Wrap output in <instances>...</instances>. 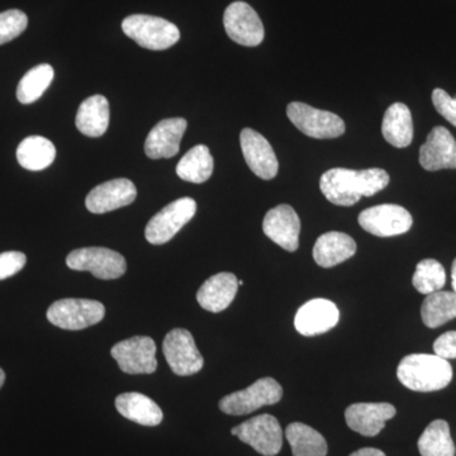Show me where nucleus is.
Segmentation results:
<instances>
[{
	"instance_id": "f257e3e1",
	"label": "nucleus",
	"mask_w": 456,
	"mask_h": 456,
	"mask_svg": "<svg viewBox=\"0 0 456 456\" xmlns=\"http://www.w3.org/2000/svg\"><path fill=\"white\" fill-rule=\"evenodd\" d=\"M389 175L383 169L350 170L335 167L320 179L323 196L335 206L350 207L362 197H373L388 187Z\"/></svg>"
},
{
	"instance_id": "f03ea898",
	"label": "nucleus",
	"mask_w": 456,
	"mask_h": 456,
	"mask_svg": "<svg viewBox=\"0 0 456 456\" xmlns=\"http://www.w3.org/2000/svg\"><path fill=\"white\" fill-rule=\"evenodd\" d=\"M399 382L415 392H436L446 388L452 379L449 360L436 354H411L402 359L397 369Z\"/></svg>"
},
{
	"instance_id": "7ed1b4c3",
	"label": "nucleus",
	"mask_w": 456,
	"mask_h": 456,
	"mask_svg": "<svg viewBox=\"0 0 456 456\" xmlns=\"http://www.w3.org/2000/svg\"><path fill=\"white\" fill-rule=\"evenodd\" d=\"M126 36L147 50L161 51L169 49L179 41L178 27L164 18L134 14L122 22Z\"/></svg>"
},
{
	"instance_id": "20e7f679",
	"label": "nucleus",
	"mask_w": 456,
	"mask_h": 456,
	"mask_svg": "<svg viewBox=\"0 0 456 456\" xmlns=\"http://www.w3.org/2000/svg\"><path fill=\"white\" fill-rule=\"evenodd\" d=\"M283 397V388L274 378H261L250 387L231 393L220 401V410L230 416H244L261 407L278 403Z\"/></svg>"
},
{
	"instance_id": "39448f33",
	"label": "nucleus",
	"mask_w": 456,
	"mask_h": 456,
	"mask_svg": "<svg viewBox=\"0 0 456 456\" xmlns=\"http://www.w3.org/2000/svg\"><path fill=\"white\" fill-rule=\"evenodd\" d=\"M287 116L302 134L312 139H336L346 130L345 122L338 114L317 110L301 102L288 104Z\"/></svg>"
},
{
	"instance_id": "423d86ee",
	"label": "nucleus",
	"mask_w": 456,
	"mask_h": 456,
	"mask_svg": "<svg viewBox=\"0 0 456 456\" xmlns=\"http://www.w3.org/2000/svg\"><path fill=\"white\" fill-rule=\"evenodd\" d=\"M106 314V308L101 302L93 299H60L50 305L47 320L60 329L77 331L97 325Z\"/></svg>"
},
{
	"instance_id": "0eeeda50",
	"label": "nucleus",
	"mask_w": 456,
	"mask_h": 456,
	"mask_svg": "<svg viewBox=\"0 0 456 456\" xmlns=\"http://www.w3.org/2000/svg\"><path fill=\"white\" fill-rule=\"evenodd\" d=\"M196 200L189 197L180 198L167 204L147 224V241L152 245L167 244L196 216Z\"/></svg>"
},
{
	"instance_id": "6e6552de",
	"label": "nucleus",
	"mask_w": 456,
	"mask_h": 456,
	"mask_svg": "<svg viewBox=\"0 0 456 456\" xmlns=\"http://www.w3.org/2000/svg\"><path fill=\"white\" fill-rule=\"evenodd\" d=\"M69 268L77 272H90L103 281L121 278L127 270L125 257L106 248H83L71 251L66 257Z\"/></svg>"
},
{
	"instance_id": "1a4fd4ad",
	"label": "nucleus",
	"mask_w": 456,
	"mask_h": 456,
	"mask_svg": "<svg viewBox=\"0 0 456 456\" xmlns=\"http://www.w3.org/2000/svg\"><path fill=\"white\" fill-rule=\"evenodd\" d=\"M233 436L264 456H275L283 446V430L272 415L255 416L231 430Z\"/></svg>"
},
{
	"instance_id": "9d476101",
	"label": "nucleus",
	"mask_w": 456,
	"mask_h": 456,
	"mask_svg": "<svg viewBox=\"0 0 456 456\" xmlns=\"http://www.w3.org/2000/svg\"><path fill=\"white\" fill-rule=\"evenodd\" d=\"M110 355L126 374H152L158 369L156 344L149 336H134L114 345Z\"/></svg>"
},
{
	"instance_id": "9b49d317",
	"label": "nucleus",
	"mask_w": 456,
	"mask_h": 456,
	"mask_svg": "<svg viewBox=\"0 0 456 456\" xmlns=\"http://www.w3.org/2000/svg\"><path fill=\"white\" fill-rule=\"evenodd\" d=\"M163 351L171 370L180 377L202 370L204 359L198 350L193 335L185 329L171 330L165 336Z\"/></svg>"
},
{
	"instance_id": "f8f14e48",
	"label": "nucleus",
	"mask_w": 456,
	"mask_h": 456,
	"mask_svg": "<svg viewBox=\"0 0 456 456\" xmlns=\"http://www.w3.org/2000/svg\"><path fill=\"white\" fill-rule=\"evenodd\" d=\"M358 220L367 232L378 237L403 235L413 224L411 213L397 204L370 207L360 213Z\"/></svg>"
},
{
	"instance_id": "ddd939ff",
	"label": "nucleus",
	"mask_w": 456,
	"mask_h": 456,
	"mask_svg": "<svg viewBox=\"0 0 456 456\" xmlns=\"http://www.w3.org/2000/svg\"><path fill=\"white\" fill-rule=\"evenodd\" d=\"M224 25L228 37L242 46H259L265 36L259 14L245 2H235L228 5L224 12Z\"/></svg>"
},
{
	"instance_id": "4468645a",
	"label": "nucleus",
	"mask_w": 456,
	"mask_h": 456,
	"mask_svg": "<svg viewBox=\"0 0 456 456\" xmlns=\"http://www.w3.org/2000/svg\"><path fill=\"white\" fill-rule=\"evenodd\" d=\"M263 231L273 242L294 253L299 248L301 220L289 204H279L266 213Z\"/></svg>"
},
{
	"instance_id": "2eb2a0df",
	"label": "nucleus",
	"mask_w": 456,
	"mask_h": 456,
	"mask_svg": "<svg viewBox=\"0 0 456 456\" xmlns=\"http://www.w3.org/2000/svg\"><path fill=\"white\" fill-rule=\"evenodd\" d=\"M242 154L248 167L259 178L274 179L279 170V163L274 150L269 141L259 132L245 128L240 134Z\"/></svg>"
},
{
	"instance_id": "dca6fc26",
	"label": "nucleus",
	"mask_w": 456,
	"mask_h": 456,
	"mask_svg": "<svg viewBox=\"0 0 456 456\" xmlns=\"http://www.w3.org/2000/svg\"><path fill=\"white\" fill-rule=\"evenodd\" d=\"M137 197L136 185L128 179H113L89 191L86 206L94 215L116 211L130 206Z\"/></svg>"
},
{
	"instance_id": "f3484780",
	"label": "nucleus",
	"mask_w": 456,
	"mask_h": 456,
	"mask_svg": "<svg viewBox=\"0 0 456 456\" xmlns=\"http://www.w3.org/2000/svg\"><path fill=\"white\" fill-rule=\"evenodd\" d=\"M340 320V312L334 302L317 298L305 303L294 318L297 331L303 336L325 334Z\"/></svg>"
},
{
	"instance_id": "a211bd4d",
	"label": "nucleus",
	"mask_w": 456,
	"mask_h": 456,
	"mask_svg": "<svg viewBox=\"0 0 456 456\" xmlns=\"http://www.w3.org/2000/svg\"><path fill=\"white\" fill-rule=\"evenodd\" d=\"M419 164L428 171L456 169V141L448 128H432L419 149Z\"/></svg>"
},
{
	"instance_id": "6ab92c4d",
	"label": "nucleus",
	"mask_w": 456,
	"mask_h": 456,
	"mask_svg": "<svg viewBox=\"0 0 456 456\" xmlns=\"http://www.w3.org/2000/svg\"><path fill=\"white\" fill-rule=\"evenodd\" d=\"M397 410L391 403H354L345 411V419L351 430L362 436L374 437L386 428Z\"/></svg>"
},
{
	"instance_id": "aec40b11",
	"label": "nucleus",
	"mask_w": 456,
	"mask_h": 456,
	"mask_svg": "<svg viewBox=\"0 0 456 456\" xmlns=\"http://www.w3.org/2000/svg\"><path fill=\"white\" fill-rule=\"evenodd\" d=\"M187 126L184 118H167L159 122L145 141L146 155L152 160L174 158L179 152Z\"/></svg>"
},
{
	"instance_id": "412c9836",
	"label": "nucleus",
	"mask_w": 456,
	"mask_h": 456,
	"mask_svg": "<svg viewBox=\"0 0 456 456\" xmlns=\"http://www.w3.org/2000/svg\"><path fill=\"white\" fill-rule=\"evenodd\" d=\"M239 290V279L232 273H218L207 279L197 293V301L203 310L220 314L230 307Z\"/></svg>"
},
{
	"instance_id": "4be33fe9",
	"label": "nucleus",
	"mask_w": 456,
	"mask_h": 456,
	"mask_svg": "<svg viewBox=\"0 0 456 456\" xmlns=\"http://www.w3.org/2000/svg\"><path fill=\"white\" fill-rule=\"evenodd\" d=\"M355 253L356 242L353 237L332 231L318 237L314 248V259L322 268H334Z\"/></svg>"
},
{
	"instance_id": "5701e85b",
	"label": "nucleus",
	"mask_w": 456,
	"mask_h": 456,
	"mask_svg": "<svg viewBox=\"0 0 456 456\" xmlns=\"http://www.w3.org/2000/svg\"><path fill=\"white\" fill-rule=\"evenodd\" d=\"M116 408L125 419L141 426L154 428L163 422L164 415L161 408L151 398L141 393L130 392L119 395L116 398Z\"/></svg>"
},
{
	"instance_id": "b1692460",
	"label": "nucleus",
	"mask_w": 456,
	"mask_h": 456,
	"mask_svg": "<svg viewBox=\"0 0 456 456\" xmlns=\"http://www.w3.org/2000/svg\"><path fill=\"white\" fill-rule=\"evenodd\" d=\"M110 117V103L107 98L101 94L93 95L80 104L75 125L86 136L101 137L108 130Z\"/></svg>"
},
{
	"instance_id": "393cba45",
	"label": "nucleus",
	"mask_w": 456,
	"mask_h": 456,
	"mask_svg": "<svg viewBox=\"0 0 456 456\" xmlns=\"http://www.w3.org/2000/svg\"><path fill=\"white\" fill-rule=\"evenodd\" d=\"M382 134L387 142L398 149L410 146L413 140V121L410 108L395 103L384 114Z\"/></svg>"
},
{
	"instance_id": "a878e982",
	"label": "nucleus",
	"mask_w": 456,
	"mask_h": 456,
	"mask_svg": "<svg viewBox=\"0 0 456 456\" xmlns=\"http://www.w3.org/2000/svg\"><path fill=\"white\" fill-rule=\"evenodd\" d=\"M56 158L55 145L42 136H29L20 143L17 160L27 170L41 171L49 167Z\"/></svg>"
},
{
	"instance_id": "bb28decb",
	"label": "nucleus",
	"mask_w": 456,
	"mask_h": 456,
	"mask_svg": "<svg viewBox=\"0 0 456 456\" xmlns=\"http://www.w3.org/2000/svg\"><path fill=\"white\" fill-rule=\"evenodd\" d=\"M215 163L211 151L206 145H197L189 150L176 165V174L185 182L202 184L211 178Z\"/></svg>"
},
{
	"instance_id": "cd10ccee",
	"label": "nucleus",
	"mask_w": 456,
	"mask_h": 456,
	"mask_svg": "<svg viewBox=\"0 0 456 456\" xmlns=\"http://www.w3.org/2000/svg\"><path fill=\"white\" fill-rule=\"evenodd\" d=\"M285 437L292 449L293 456H326L325 437L311 426L294 422L285 428Z\"/></svg>"
},
{
	"instance_id": "c85d7f7f",
	"label": "nucleus",
	"mask_w": 456,
	"mask_h": 456,
	"mask_svg": "<svg viewBox=\"0 0 456 456\" xmlns=\"http://www.w3.org/2000/svg\"><path fill=\"white\" fill-rule=\"evenodd\" d=\"M421 456H455V444L450 435L449 424L444 419H435L419 439Z\"/></svg>"
},
{
	"instance_id": "c756f323",
	"label": "nucleus",
	"mask_w": 456,
	"mask_h": 456,
	"mask_svg": "<svg viewBox=\"0 0 456 456\" xmlns=\"http://www.w3.org/2000/svg\"><path fill=\"white\" fill-rule=\"evenodd\" d=\"M421 317L426 326L436 329L456 318V293L435 292L426 297L421 307Z\"/></svg>"
},
{
	"instance_id": "7c9ffc66",
	"label": "nucleus",
	"mask_w": 456,
	"mask_h": 456,
	"mask_svg": "<svg viewBox=\"0 0 456 456\" xmlns=\"http://www.w3.org/2000/svg\"><path fill=\"white\" fill-rule=\"evenodd\" d=\"M53 75H55L53 68L49 64H41L32 68L18 84V101L22 104L35 103L53 83Z\"/></svg>"
},
{
	"instance_id": "2f4dec72",
	"label": "nucleus",
	"mask_w": 456,
	"mask_h": 456,
	"mask_svg": "<svg viewBox=\"0 0 456 456\" xmlns=\"http://www.w3.org/2000/svg\"><path fill=\"white\" fill-rule=\"evenodd\" d=\"M446 283V273L439 261L425 259L419 261L413 274L412 284L417 292L431 294L439 292Z\"/></svg>"
},
{
	"instance_id": "473e14b6",
	"label": "nucleus",
	"mask_w": 456,
	"mask_h": 456,
	"mask_svg": "<svg viewBox=\"0 0 456 456\" xmlns=\"http://www.w3.org/2000/svg\"><path fill=\"white\" fill-rule=\"evenodd\" d=\"M28 25V18L20 9L0 13V45L13 41L18 36L22 35Z\"/></svg>"
},
{
	"instance_id": "72a5a7b5",
	"label": "nucleus",
	"mask_w": 456,
	"mask_h": 456,
	"mask_svg": "<svg viewBox=\"0 0 456 456\" xmlns=\"http://www.w3.org/2000/svg\"><path fill=\"white\" fill-rule=\"evenodd\" d=\"M26 255L20 251H7L0 254V281L13 277L25 268Z\"/></svg>"
},
{
	"instance_id": "f704fd0d",
	"label": "nucleus",
	"mask_w": 456,
	"mask_h": 456,
	"mask_svg": "<svg viewBox=\"0 0 456 456\" xmlns=\"http://www.w3.org/2000/svg\"><path fill=\"white\" fill-rule=\"evenodd\" d=\"M432 103L437 112L456 127V97L452 98L443 89H435L432 92Z\"/></svg>"
},
{
	"instance_id": "c9c22d12",
	"label": "nucleus",
	"mask_w": 456,
	"mask_h": 456,
	"mask_svg": "<svg viewBox=\"0 0 456 456\" xmlns=\"http://www.w3.org/2000/svg\"><path fill=\"white\" fill-rule=\"evenodd\" d=\"M434 351L440 358L456 359V331L443 334L435 341Z\"/></svg>"
},
{
	"instance_id": "e433bc0d",
	"label": "nucleus",
	"mask_w": 456,
	"mask_h": 456,
	"mask_svg": "<svg viewBox=\"0 0 456 456\" xmlns=\"http://www.w3.org/2000/svg\"><path fill=\"white\" fill-rule=\"evenodd\" d=\"M350 456H387L382 450L375 448H362L356 450Z\"/></svg>"
},
{
	"instance_id": "4c0bfd02",
	"label": "nucleus",
	"mask_w": 456,
	"mask_h": 456,
	"mask_svg": "<svg viewBox=\"0 0 456 456\" xmlns=\"http://www.w3.org/2000/svg\"><path fill=\"white\" fill-rule=\"evenodd\" d=\"M452 290L456 293V259L454 260V263H452Z\"/></svg>"
},
{
	"instance_id": "58836bf2",
	"label": "nucleus",
	"mask_w": 456,
	"mask_h": 456,
	"mask_svg": "<svg viewBox=\"0 0 456 456\" xmlns=\"http://www.w3.org/2000/svg\"><path fill=\"white\" fill-rule=\"evenodd\" d=\"M5 382V373L2 368H0V388H2L3 384Z\"/></svg>"
},
{
	"instance_id": "ea45409f",
	"label": "nucleus",
	"mask_w": 456,
	"mask_h": 456,
	"mask_svg": "<svg viewBox=\"0 0 456 456\" xmlns=\"http://www.w3.org/2000/svg\"><path fill=\"white\" fill-rule=\"evenodd\" d=\"M240 285H244V281H239V287H240Z\"/></svg>"
}]
</instances>
